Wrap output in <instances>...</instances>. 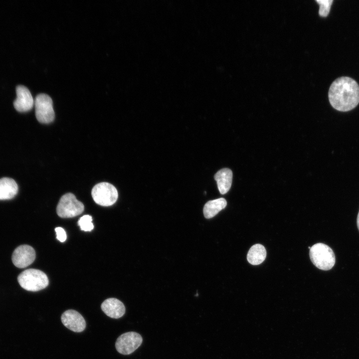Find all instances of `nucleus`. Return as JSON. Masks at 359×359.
Masks as SVG:
<instances>
[{"mask_svg": "<svg viewBox=\"0 0 359 359\" xmlns=\"http://www.w3.org/2000/svg\"><path fill=\"white\" fill-rule=\"evenodd\" d=\"M328 97L336 110L347 112L355 108L359 103V86L353 79L342 76L331 84Z\"/></svg>", "mask_w": 359, "mask_h": 359, "instance_id": "nucleus-1", "label": "nucleus"}, {"mask_svg": "<svg viewBox=\"0 0 359 359\" xmlns=\"http://www.w3.org/2000/svg\"><path fill=\"white\" fill-rule=\"evenodd\" d=\"M20 286L29 291H38L46 288L49 283L47 275L35 269H28L22 272L17 277Z\"/></svg>", "mask_w": 359, "mask_h": 359, "instance_id": "nucleus-2", "label": "nucleus"}, {"mask_svg": "<svg viewBox=\"0 0 359 359\" xmlns=\"http://www.w3.org/2000/svg\"><path fill=\"white\" fill-rule=\"evenodd\" d=\"M310 257L314 265L323 270H329L332 268L336 262L335 254L333 250L327 245L318 243L310 249Z\"/></svg>", "mask_w": 359, "mask_h": 359, "instance_id": "nucleus-3", "label": "nucleus"}, {"mask_svg": "<svg viewBox=\"0 0 359 359\" xmlns=\"http://www.w3.org/2000/svg\"><path fill=\"white\" fill-rule=\"evenodd\" d=\"M84 209L83 204L78 200L72 193L61 196L56 208L58 215L62 218H71L81 214Z\"/></svg>", "mask_w": 359, "mask_h": 359, "instance_id": "nucleus-4", "label": "nucleus"}, {"mask_svg": "<svg viewBox=\"0 0 359 359\" xmlns=\"http://www.w3.org/2000/svg\"><path fill=\"white\" fill-rule=\"evenodd\" d=\"M92 198L98 204L109 206L117 201L118 193L116 187L112 184L102 182L96 184L91 191Z\"/></svg>", "mask_w": 359, "mask_h": 359, "instance_id": "nucleus-5", "label": "nucleus"}, {"mask_svg": "<svg viewBox=\"0 0 359 359\" xmlns=\"http://www.w3.org/2000/svg\"><path fill=\"white\" fill-rule=\"evenodd\" d=\"M35 116L38 121L43 124L53 122L55 113L53 102L49 96L41 93L37 95L34 100Z\"/></svg>", "mask_w": 359, "mask_h": 359, "instance_id": "nucleus-6", "label": "nucleus"}, {"mask_svg": "<svg viewBox=\"0 0 359 359\" xmlns=\"http://www.w3.org/2000/svg\"><path fill=\"white\" fill-rule=\"evenodd\" d=\"M142 336L135 332H129L120 335L117 339L115 347L120 354L127 355L133 353L141 345Z\"/></svg>", "mask_w": 359, "mask_h": 359, "instance_id": "nucleus-7", "label": "nucleus"}, {"mask_svg": "<svg viewBox=\"0 0 359 359\" xmlns=\"http://www.w3.org/2000/svg\"><path fill=\"white\" fill-rule=\"evenodd\" d=\"M11 259L14 266L19 268H23L33 262L35 259V252L31 246L21 245L15 249Z\"/></svg>", "mask_w": 359, "mask_h": 359, "instance_id": "nucleus-8", "label": "nucleus"}, {"mask_svg": "<svg viewBox=\"0 0 359 359\" xmlns=\"http://www.w3.org/2000/svg\"><path fill=\"white\" fill-rule=\"evenodd\" d=\"M62 324L74 332H81L86 327V322L82 316L74 310L65 311L61 317Z\"/></svg>", "mask_w": 359, "mask_h": 359, "instance_id": "nucleus-9", "label": "nucleus"}, {"mask_svg": "<svg viewBox=\"0 0 359 359\" xmlns=\"http://www.w3.org/2000/svg\"><path fill=\"white\" fill-rule=\"evenodd\" d=\"M17 97L13 102V106L20 112L29 111L33 106L34 100L28 89L23 85L16 87Z\"/></svg>", "mask_w": 359, "mask_h": 359, "instance_id": "nucleus-10", "label": "nucleus"}, {"mask_svg": "<svg viewBox=\"0 0 359 359\" xmlns=\"http://www.w3.org/2000/svg\"><path fill=\"white\" fill-rule=\"evenodd\" d=\"M102 310L108 317L118 319L125 313L123 303L117 299L111 298L105 300L101 306Z\"/></svg>", "mask_w": 359, "mask_h": 359, "instance_id": "nucleus-11", "label": "nucleus"}, {"mask_svg": "<svg viewBox=\"0 0 359 359\" xmlns=\"http://www.w3.org/2000/svg\"><path fill=\"white\" fill-rule=\"evenodd\" d=\"M214 179L217 182L220 193L222 194H225L229 191L231 185L232 172L229 169H222L215 174Z\"/></svg>", "mask_w": 359, "mask_h": 359, "instance_id": "nucleus-12", "label": "nucleus"}, {"mask_svg": "<svg viewBox=\"0 0 359 359\" xmlns=\"http://www.w3.org/2000/svg\"><path fill=\"white\" fill-rule=\"evenodd\" d=\"M18 191V185L14 180L9 178L0 179V200L14 197Z\"/></svg>", "mask_w": 359, "mask_h": 359, "instance_id": "nucleus-13", "label": "nucleus"}, {"mask_svg": "<svg viewBox=\"0 0 359 359\" xmlns=\"http://www.w3.org/2000/svg\"><path fill=\"white\" fill-rule=\"evenodd\" d=\"M227 205V202L224 198H219L207 201L203 207V214L207 219L211 218L216 215L220 211L224 209Z\"/></svg>", "mask_w": 359, "mask_h": 359, "instance_id": "nucleus-14", "label": "nucleus"}, {"mask_svg": "<svg viewBox=\"0 0 359 359\" xmlns=\"http://www.w3.org/2000/svg\"><path fill=\"white\" fill-rule=\"evenodd\" d=\"M266 257V251L265 247L260 244H256L250 248L247 259L249 263L256 265L262 263Z\"/></svg>", "mask_w": 359, "mask_h": 359, "instance_id": "nucleus-15", "label": "nucleus"}, {"mask_svg": "<svg viewBox=\"0 0 359 359\" xmlns=\"http://www.w3.org/2000/svg\"><path fill=\"white\" fill-rule=\"evenodd\" d=\"M92 221V218L90 215H85L79 218L78 224L82 230L90 231L94 228Z\"/></svg>", "mask_w": 359, "mask_h": 359, "instance_id": "nucleus-16", "label": "nucleus"}, {"mask_svg": "<svg viewBox=\"0 0 359 359\" xmlns=\"http://www.w3.org/2000/svg\"><path fill=\"white\" fill-rule=\"evenodd\" d=\"M320 5L319 14L321 16L326 17L329 14L333 0H316Z\"/></svg>", "mask_w": 359, "mask_h": 359, "instance_id": "nucleus-17", "label": "nucleus"}, {"mask_svg": "<svg viewBox=\"0 0 359 359\" xmlns=\"http://www.w3.org/2000/svg\"><path fill=\"white\" fill-rule=\"evenodd\" d=\"M56 233V238L61 242H64L67 238L66 232L63 228L57 227L55 228Z\"/></svg>", "mask_w": 359, "mask_h": 359, "instance_id": "nucleus-18", "label": "nucleus"}, {"mask_svg": "<svg viewBox=\"0 0 359 359\" xmlns=\"http://www.w3.org/2000/svg\"><path fill=\"white\" fill-rule=\"evenodd\" d=\"M357 223L358 228L359 230V212L358 217H357Z\"/></svg>", "mask_w": 359, "mask_h": 359, "instance_id": "nucleus-19", "label": "nucleus"}]
</instances>
